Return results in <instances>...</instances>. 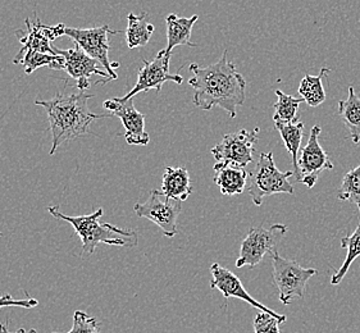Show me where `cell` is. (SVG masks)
Segmentation results:
<instances>
[{
	"label": "cell",
	"instance_id": "1",
	"mask_svg": "<svg viewBox=\"0 0 360 333\" xmlns=\"http://www.w3.org/2000/svg\"><path fill=\"white\" fill-rule=\"evenodd\" d=\"M229 51H224L221 59L208 65L200 67L196 63L188 65L193 77L188 85L194 89L193 103L202 110L214 107L224 109L231 118L238 116V107L246 99V81L236 70V65L227 59Z\"/></svg>",
	"mask_w": 360,
	"mask_h": 333
},
{
	"label": "cell",
	"instance_id": "2",
	"mask_svg": "<svg viewBox=\"0 0 360 333\" xmlns=\"http://www.w3.org/2000/svg\"><path fill=\"white\" fill-rule=\"evenodd\" d=\"M94 95L81 91L79 94L65 95L58 93L51 100H37L35 104L46 110L51 131V155L56 154L58 148L65 141L86 135L90 131V124L96 119L112 118V115H96L93 113L87 103Z\"/></svg>",
	"mask_w": 360,
	"mask_h": 333
},
{
	"label": "cell",
	"instance_id": "3",
	"mask_svg": "<svg viewBox=\"0 0 360 333\" xmlns=\"http://www.w3.org/2000/svg\"><path fill=\"white\" fill-rule=\"evenodd\" d=\"M48 210L53 217L65 221L72 226L82 241L84 253L94 254L99 244L123 247L137 245V233L134 230H123L109 223H101V218L104 214L103 208L95 210L89 216L79 217L65 216L59 207H49Z\"/></svg>",
	"mask_w": 360,
	"mask_h": 333
},
{
	"label": "cell",
	"instance_id": "4",
	"mask_svg": "<svg viewBox=\"0 0 360 333\" xmlns=\"http://www.w3.org/2000/svg\"><path fill=\"white\" fill-rule=\"evenodd\" d=\"M292 171L281 172L274 164V152H260L259 159L248 180V192L257 207L263 204L266 196L276 194H294V188L288 178Z\"/></svg>",
	"mask_w": 360,
	"mask_h": 333
},
{
	"label": "cell",
	"instance_id": "5",
	"mask_svg": "<svg viewBox=\"0 0 360 333\" xmlns=\"http://www.w3.org/2000/svg\"><path fill=\"white\" fill-rule=\"evenodd\" d=\"M274 281L282 304L288 305L295 299H303L308 281L317 275V269L304 268L296 261L282 258L277 252L271 254Z\"/></svg>",
	"mask_w": 360,
	"mask_h": 333
},
{
	"label": "cell",
	"instance_id": "6",
	"mask_svg": "<svg viewBox=\"0 0 360 333\" xmlns=\"http://www.w3.org/2000/svg\"><path fill=\"white\" fill-rule=\"evenodd\" d=\"M286 232L288 226L280 223L271 226L269 228H264L262 226L250 228L248 236L241 242L236 267H257L264 259L266 254L271 255L276 252L277 244L286 235Z\"/></svg>",
	"mask_w": 360,
	"mask_h": 333
},
{
	"label": "cell",
	"instance_id": "7",
	"mask_svg": "<svg viewBox=\"0 0 360 333\" xmlns=\"http://www.w3.org/2000/svg\"><path fill=\"white\" fill-rule=\"evenodd\" d=\"M182 202L165 195L160 190H152L145 203L134 207L137 217L146 218L158 226L166 237L177 235V219L182 210Z\"/></svg>",
	"mask_w": 360,
	"mask_h": 333
},
{
	"label": "cell",
	"instance_id": "8",
	"mask_svg": "<svg viewBox=\"0 0 360 333\" xmlns=\"http://www.w3.org/2000/svg\"><path fill=\"white\" fill-rule=\"evenodd\" d=\"M120 31H113L109 25L93 27V29H75L65 26V37H71L89 57L96 59L101 67L109 73L112 80H117L118 74L115 72L113 65L109 60V35H117Z\"/></svg>",
	"mask_w": 360,
	"mask_h": 333
},
{
	"label": "cell",
	"instance_id": "9",
	"mask_svg": "<svg viewBox=\"0 0 360 333\" xmlns=\"http://www.w3.org/2000/svg\"><path fill=\"white\" fill-rule=\"evenodd\" d=\"M321 127L314 126L310 130L308 144L304 146L302 152H299L297 158V171L295 176L296 181L302 182L307 188H314L318 178L323 171H332V163L328 154L324 152L323 148L319 145V135Z\"/></svg>",
	"mask_w": 360,
	"mask_h": 333
},
{
	"label": "cell",
	"instance_id": "10",
	"mask_svg": "<svg viewBox=\"0 0 360 333\" xmlns=\"http://www.w3.org/2000/svg\"><path fill=\"white\" fill-rule=\"evenodd\" d=\"M259 131L258 127L252 131L243 129L224 135L222 141L213 146L210 152L217 163L224 162L246 168L249 163H252V155L255 152L254 146L258 143Z\"/></svg>",
	"mask_w": 360,
	"mask_h": 333
},
{
	"label": "cell",
	"instance_id": "11",
	"mask_svg": "<svg viewBox=\"0 0 360 333\" xmlns=\"http://www.w3.org/2000/svg\"><path fill=\"white\" fill-rule=\"evenodd\" d=\"M56 53L65 59L62 71H65L71 79L77 81L76 87L81 91L91 87L90 79L93 76L101 77V81L95 82V85H105L109 81H113L107 71L99 68L101 67V63L96 59L89 57L77 44H75V46L67 51H60L56 48Z\"/></svg>",
	"mask_w": 360,
	"mask_h": 333
},
{
	"label": "cell",
	"instance_id": "12",
	"mask_svg": "<svg viewBox=\"0 0 360 333\" xmlns=\"http://www.w3.org/2000/svg\"><path fill=\"white\" fill-rule=\"evenodd\" d=\"M172 54H168L166 51H160L158 56L153 60H146L143 59L144 67L139 71L137 76V82L135 86L131 89L127 94L123 96V100H130L134 99L135 95L141 93V91H149L152 89H155L157 91H160L163 85L166 82H174V84H182V76L179 73L169 72V60H171Z\"/></svg>",
	"mask_w": 360,
	"mask_h": 333
},
{
	"label": "cell",
	"instance_id": "13",
	"mask_svg": "<svg viewBox=\"0 0 360 333\" xmlns=\"http://www.w3.org/2000/svg\"><path fill=\"white\" fill-rule=\"evenodd\" d=\"M103 105L112 116L121 119L126 129L124 138L129 145L145 146L149 144L150 136L145 131V115L135 108L134 99L123 100L122 98H112L103 103Z\"/></svg>",
	"mask_w": 360,
	"mask_h": 333
},
{
	"label": "cell",
	"instance_id": "14",
	"mask_svg": "<svg viewBox=\"0 0 360 333\" xmlns=\"http://www.w3.org/2000/svg\"><path fill=\"white\" fill-rule=\"evenodd\" d=\"M210 273H212L210 289L219 291L224 295V299H230V297L240 299V300L245 301L248 304L252 305L254 308L259 309L260 312L272 314L276 318L281 319L282 322L288 320L286 315H282V314L274 312L272 309L266 308V305L262 304L257 299H254L246 291L244 285L240 281L238 275L232 273L230 269L224 268L218 263H213L210 266Z\"/></svg>",
	"mask_w": 360,
	"mask_h": 333
},
{
	"label": "cell",
	"instance_id": "15",
	"mask_svg": "<svg viewBox=\"0 0 360 333\" xmlns=\"http://www.w3.org/2000/svg\"><path fill=\"white\" fill-rule=\"evenodd\" d=\"M27 31L17 30L15 35L21 43L20 51H35L45 54H57L53 41L58 37L65 35V23H58L56 26H46L37 17L35 22L26 20Z\"/></svg>",
	"mask_w": 360,
	"mask_h": 333
},
{
	"label": "cell",
	"instance_id": "16",
	"mask_svg": "<svg viewBox=\"0 0 360 333\" xmlns=\"http://www.w3.org/2000/svg\"><path fill=\"white\" fill-rule=\"evenodd\" d=\"M213 169L216 172L213 180L224 195L233 196L244 192L249 180V174L245 168L219 162L214 164Z\"/></svg>",
	"mask_w": 360,
	"mask_h": 333
},
{
	"label": "cell",
	"instance_id": "17",
	"mask_svg": "<svg viewBox=\"0 0 360 333\" xmlns=\"http://www.w3.org/2000/svg\"><path fill=\"white\" fill-rule=\"evenodd\" d=\"M199 20V15H194L191 17H179L174 13H171L166 17L167 23V48L165 49L168 54H172V51L176 46H198L196 44L190 40L193 34V27Z\"/></svg>",
	"mask_w": 360,
	"mask_h": 333
},
{
	"label": "cell",
	"instance_id": "18",
	"mask_svg": "<svg viewBox=\"0 0 360 333\" xmlns=\"http://www.w3.org/2000/svg\"><path fill=\"white\" fill-rule=\"evenodd\" d=\"M160 191L174 200H188V196L193 194V185L188 169L184 166H167Z\"/></svg>",
	"mask_w": 360,
	"mask_h": 333
},
{
	"label": "cell",
	"instance_id": "19",
	"mask_svg": "<svg viewBox=\"0 0 360 333\" xmlns=\"http://www.w3.org/2000/svg\"><path fill=\"white\" fill-rule=\"evenodd\" d=\"M127 21L126 41L129 49H136L148 45L155 30L154 25L149 21L148 12H143L140 15L129 13Z\"/></svg>",
	"mask_w": 360,
	"mask_h": 333
},
{
	"label": "cell",
	"instance_id": "20",
	"mask_svg": "<svg viewBox=\"0 0 360 333\" xmlns=\"http://www.w3.org/2000/svg\"><path fill=\"white\" fill-rule=\"evenodd\" d=\"M63 62L65 59L59 54H45L35 51H18L13 58V63L22 65L27 74H31L40 67H49L54 71H62Z\"/></svg>",
	"mask_w": 360,
	"mask_h": 333
},
{
	"label": "cell",
	"instance_id": "21",
	"mask_svg": "<svg viewBox=\"0 0 360 333\" xmlns=\"http://www.w3.org/2000/svg\"><path fill=\"white\" fill-rule=\"evenodd\" d=\"M339 115L350 132L354 144H360V98L353 86L349 87L347 99L340 100Z\"/></svg>",
	"mask_w": 360,
	"mask_h": 333
},
{
	"label": "cell",
	"instance_id": "22",
	"mask_svg": "<svg viewBox=\"0 0 360 333\" xmlns=\"http://www.w3.org/2000/svg\"><path fill=\"white\" fill-rule=\"evenodd\" d=\"M274 127L280 132L283 144L286 146L288 154L291 155L292 172L295 174L297 171V158L300 152V145L303 141L304 124L302 121L296 119L294 122H288V124L274 122Z\"/></svg>",
	"mask_w": 360,
	"mask_h": 333
},
{
	"label": "cell",
	"instance_id": "23",
	"mask_svg": "<svg viewBox=\"0 0 360 333\" xmlns=\"http://www.w3.org/2000/svg\"><path fill=\"white\" fill-rule=\"evenodd\" d=\"M330 72H331V70L324 67L321 70L318 76L305 74L303 80L300 82L299 94L303 98L304 102L307 103L311 108H317L326 100V91L322 85V80Z\"/></svg>",
	"mask_w": 360,
	"mask_h": 333
},
{
	"label": "cell",
	"instance_id": "24",
	"mask_svg": "<svg viewBox=\"0 0 360 333\" xmlns=\"http://www.w3.org/2000/svg\"><path fill=\"white\" fill-rule=\"evenodd\" d=\"M341 247H345L347 254H346L345 261L342 263L341 268L338 269L332 275L331 285H333V286L342 282V280L345 278V275H347V272L350 269V266L353 264L358 256H360V219L358 227L355 228L353 235L346 236V237L341 240Z\"/></svg>",
	"mask_w": 360,
	"mask_h": 333
},
{
	"label": "cell",
	"instance_id": "25",
	"mask_svg": "<svg viewBox=\"0 0 360 333\" xmlns=\"http://www.w3.org/2000/svg\"><path fill=\"white\" fill-rule=\"evenodd\" d=\"M277 103H274V122H294L297 118L299 105L304 102L303 98H294L291 95L282 93L281 90H276Z\"/></svg>",
	"mask_w": 360,
	"mask_h": 333
},
{
	"label": "cell",
	"instance_id": "26",
	"mask_svg": "<svg viewBox=\"0 0 360 333\" xmlns=\"http://www.w3.org/2000/svg\"><path fill=\"white\" fill-rule=\"evenodd\" d=\"M338 196L342 202L355 204L360 211V166L344 176Z\"/></svg>",
	"mask_w": 360,
	"mask_h": 333
},
{
	"label": "cell",
	"instance_id": "27",
	"mask_svg": "<svg viewBox=\"0 0 360 333\" xmlns=\"http://www.w3.org/2000/svg\"><path fill=\"white\" fill-rule=\"evenodd\" d=\"M60 333V332H53ZM65 333H101V326L94 317L87 315L86 313L76 311L73 314V326L71 331Z\"/></svg>",
	"mask_w": 360,
	"mask_h": 333
},
{
	"label": "cell",
	"instance_id": "28",
	"mask_svg": "<svg viewBox=\"0 0 360 333\" xmlns=\"http://www.w3.org/2000/svg\"><path fill=\"white\" fill-rule=\"evenodd\" d=\"M280 323H283L281 319L276 318L272 314L260 312L254 318V333H281Z\"/></svg>",
	"mask_w": 360,
	"mask_h": 333
},
{
	"label": "cell",
	"instance_id": "29",
	"mask_svg": "<svg viewBox=\"0 0 360 333\" xmlns=\"http://www.w3.org/2000/svg\"><path fill=\"white\" fill-rule=\"evenodd\" d=\"M26 294V299L25 300H17L13 299L11 295H4V296H0V309L1 308H7V306H21L25 309H31V308H35L39 304L37 299H31L29 296L27 292Z\"/></svg>",
	"mask_w": 360,
	"mask_h": 333
},
{
	"label": "cell",
	"instance_id": "30",
	"mask_svg": "<svg viewBox=\"0 0 360 333\" xmlns=\"http://www.w3.org/2000/svg\"><path fill=\"white\" fill-rule=\"evenodd\" d=\"M0 333H37V329H31V331H26V329H23V328H20L18 331H15V332H11L9 329H8L7 323H0Z\"/></svg>",
	"mask_w": 360,
	"mask_h": 333
},
{
	"label": "cell",
	"instance_id": "31",
	"mask_svg": "<svg viewBox=\"0 0 360 333\" xmlns=\"http://www.w3.org/2000/svg\"><path fill=\"white\" fill-rule=\"evenodd\" d=\"M1 236H3V233H1V232H0V237H1Z\"/></svg>",
	"mask_w": 360,
	"mask_h": 333
}]
</instances>
